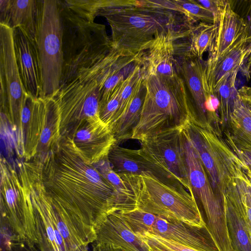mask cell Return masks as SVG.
<instances>
[{"instance_id":"obj_1","label":"cell","mask_w":251,"mask_h":251,"mask_svg":"<svg viewBox=\"0 0 251 251\" xmlns=\"http://www.w3.org/2000/svg\"><path fill=\"white\" fill-rule=\"evenodd\" d=\"M24 161L52 201L95 230L109 214L135 209L134 201L118 191L68 137H61L47 152Z\"/></svg>"},{"instance_id":"obj_2","label":"cell","mask_w":251,"mask_h":251,"mask_svg":"<svg viewBox=\"0 0 251 251\" xmlns=\"http://www.w3.org/2000/svg\"><path fill=\"white\" fill-rule=\"evenodd\" d=\"M98 15L107 20L112 46L123 56L144 53L159 35L170 31L189 32L192 27L164 0H102Z\"/></svg>"},{"instance_id":"obj_3","label":"cell","mask_w":251,"mask_h":251,"mask_svg":"<svg viewBox=\"0 0 251 251\" xmlns=\"http://www.w3.org/2000/svg\"><path fill=\"white\" fill-rule=\"evenodd\" d=\"M142 71L146 92L140 119L131 139L140 141L163 130L184 128L198 118L178 73L175 77H166L146 73L143 68Z\"/></svg>"},{"instance_id":"obj_4","label":"cell","mask_w":251,"mask_h":251,"mask_svg":"<svg viewBox=\"0 0 251 251\" xmlns=\"http://www.w3.org/2000/svg\"><path fill=\"white\" fill-rule=\"evenodd\" d=\"M35 211L52 251H88L96 241L95 229L74 212L52 201L40 182L25 165L20 168Z\"/></svg>"},{"instance_id":"obj_5","label":"cell","mask_w":251,"mask_h":251,"mask_svg":"<svg viewBox=\"0 0 251 251\" xmlns=\"http://www.w3.org/2000/svg\"><path fill=\"white\" fill-rule=\"evenodd\" d=\"M63 35V64L59 89L104 58L113 49L105 26L76 14L59 0Z\"/></svg>"},{"instance_id":"obj_6","label":"cell","mask_w":251,"mask_h":251,"mask_svg":"<svg viewBox=\"0 0 251 251\" xmlns=\"http://www.w3.org/2000/svg\"><path fill=\"white\" fill-rule=\"evenodd\" d=\"M0 242L9 245L38 242L34 206L29 189L14 165L0 157Z\"/></svg>"},{"instance_id":"obj_7","label":"cell","mask_w":251,"mask_h":251,"mask_svg":"<svg viewBox=\"0 0 251 251\" xmlns=\"http://www.w3.org/2000/svg\"><path fill=\"white\" fill-rule=\"evenodd\" d=\"M135 199L138 209L169 216L198 227L206 226L194 195L163 182L151 173L118 174Z\"/></svg>"},{"instance_id":"obj_8","label":"cell","mask_w":251,"mask_h":251,"mask_svg":"<svg viewBox=\"0 0 251 251\" xmlns=\"http://www.w3.org/2000/svg\"><path fill=\"white\" fill-rule=\"evenodd\" d=\"M63 35L59 0H38L35 42L41 70V99H51L59 89L63 64Z\"/></svg>"},{"instance_id":"obj_9","label":"cell","mask_w":251,"mask_h":251,"mask_svg":"<svg viewBox=\"0 0 251 251\" xmlns=\"http://www.w3.org/2000/svg\"><path fill=\"white\" fill-rule=\"evenodd\" d=\"M184 129L196 148L212 186L224 200L225 194L243 168L241 161L227 145L223 135L209 124L194 119Z\"/></svg>"},{"instance_id":"obj_10","label":"cell","mask_w":251,"mask_h":251,"mask_svg":"<svg viewBox=\"0 0 251 251\" xmlns=\"http://www.w3.org/2000/svg\"><path fill=\"white\" fill-rule=\"evenodd\" d=\"M103 69L95 67L58 89L51 98L60 115L61 137H68L84 121L99 115Z\"/></svg>"},{"instance_id":"obj_11","label":"cell","mask_w":251,"mask_h":251,"mask_svg":"<svg viewBox=\"0 0 251 251\" xmlns=\"http://www.w3.org/2000/svg\"><path fill=\"white\" fill-rule=\"evenodd\" d=\"M183 129L170 128L147 136L139 141L141 148L138 150L156 177L194 195L188 176Z\"/></svg>"},{"instance_id":"obj_12","label":"cell","mask_w":251,"mask_h":251,"mask_svg":"<svg viewBox=\"0 0 251 251\" xmlns=\"http://www.w3.org/2000/svg\"><path fill=\"white\" fill-rule=\"evenodd\" d=\"M183 133L190 185L204 210L207 227L219 251H233L228 232L225 199L214 191L199 154L184 129Z\"/></svg>"},{"instance_id":"obj_13","label":"cell","mask_w":251,"mask_h":251,"mask_svg":"<svg viewBox=\"0 0 251 251\" xmlns=\"http://www.w3.org/2000/svg\"><path fill=\"white\" fill-rule=\"evenodd\" d=\"M119 212L134 234L148 232L193 249L219 251L207 226H193L174 218L139 209Z\"/></svg>"},{"instance_id":"obj_14","label":"cell","mask_w":251,"mask_h":251,"mask_svg":"<svg viewBox=\"0 0 251 251\" xmlns=\"http://www.w3.org/2000/svg\"><path fill=\"white\" fill-rule=\"evenodd\" d=\"M0 82L5 86L7 102L0 106L1 120L16 130L24 102L29 95L23 85L16 59L13 29L0 24Z\"/></svg>"},{"instance_id":"obj_15","label":"cell","mask_w":251,"mask_h":251,"mask_svg":"<svg viewBox=\"0 0 251 251\" xmlns=\"http://www.w3.org/2000/svg\"><path fill=\"white\" fill-rule=\"evenodd\" d=\"M47 102V99H35L30 95L24 102L18 126L13 133L16 152L24 160L36 155Z\"/></svg>"},{"instance_id":"obj_16","label":"cell","mask_w":251,"mask_h":251,"mask_svg":"<svg viewBox=\"0 0 251 251\" xmlns=\"http://www.w3.org/2000/svg\"><path fill=\"white\" fill-rule=\"evenodd\" d=\"M68 138L92 164L108 157L111 149L116 143L110 128L100 118L84 121Z\"/></svg>"},{"instance_id":"obj_17","label":"cell","mask_w":251,"mask_h":251,"mask_svg":"<svg viewBox=\"0 0 251 251\" xmlns=\"http://www.w3.org/2000/svg\"><path fill=\"white\" fill-rule=\"evenodd\" d=\"M251 55V35L248 32L218 58L204 61L203 82L206 92L213 94L227 74L237 69L245 71Z\"/></svg>"},{"instance_id":"obj_18","label":"cell","mask_w":251,"mask_h":251,"mask_svg":"<svg viewBox=\"0 0 251 251\" xmlns=\"http://www.w3.org/2000/svg\"><path fill=\"white\" fill-rule=\"evenodd\" d=\"M16 59L26 92L35 99L40 98L42 77L35 42L21 27L13 29Z\"/></svg>"},{"instance_id":"obj_19","label":"cell","mask_w":251,"mask_h":251,"mask_svg":"<svg viewBox=\"0 0 251 251\" xmlns=\"http://www.w3.org/2000/svg\"><path fill=\"white\" fill-rule=\"evenodd\" d=\"M189 33L170 31L159 35L144 54L142 68L148 73L166 77L178 74L175 67V43Z\"/></svg>"},{"instance_id":"obj_20","label":"cell","mask_w":251,"mask_h":251,"mask_svg":"<svg viewBox=\"0 0 251 251\" xmlns=\"http://www.w3.org/2000/svg\"><path fill=\"white\" fill-rule=\"evenodd\" d=\"M95 243L124 251H149L146 244L127 226L119 211L108 215L96 230Z\"/></svg>"},{"instance_id":"obj_21","label":"cell","mask_w":251,"mask_h":251,"mask_svg":"<svg viewBox=\"0 0 251 251\" xmlns=\"http://www.w3.org/2000/svg\"><path fill=\"white\" fill-rule=\"evenodd\" d=\"M218 25L216 37L208 50V59L221 56L249 32L246 23L232 8L229 0H226Z\"/></svg>"},{"instance_id":"obj_22","label":"cell","mask_w":251,"mask_h":251,"mask_svg":"<svg viewBox=\"0 0 251 251\" xmlns=\"http://www.w3.org/2000/svg\"><path fill=\"white\" fill-rule=\"evenodd\" d=\"M223 132L251 146V87L237 90Z\"/></svg>"},{"instance_id":"obj_23","label":"cell","mask_w":251,"mask_h":251,"mask_svg":"<svg viewBox=\"0 0 251 251\" xmlns=\"http://www.w3.org/2000/svg\"><path fill=\"white\" fill-rule=\"evenodd\" d=\"M38 0H11L2 24L12 29L21 27L35 41Z\"/></svg>"},{"instance_id":"obj_24","label":"cell","mask_w":251,"mask_h":251,"mask_svg":"<svg viewBox=\"0 0 251 251\" xmlns=\"http://www.w3.org/2000/svg\"><path fill=\"white\" fill-rule=\"evenodd\" d=\"M108 159L117 174L140 175L147 172L153 174L151 166L138 150L122 147L115 143L108 153Z\"/></svg>"},{"instance_id":"obj_25","label":"cell","mask_w":251,"mask_h":251,"mask_svg":"<svg viewBox=\"0 0 251 251\" xmlns=\"http://www.w3.org/2000/svg\"><path fill=\"white\" fill-rule=\"evenodd\" d=\"M146 89L143 80L126 112L110 129L116 143L131 139L133 131L139 122Z\"/></svg>"},{"instance_id":"obj_26","label":"cell","mask_w":251,"mask_h":251,"mask_svg":"<svg viewBox=\"0 0 251 251\" xmlns=\"http://www.w3.org/2000/svg\"><path fill=\"white\" fill-rule=\"evenodd\" d=\"M226 223L233 251H251V235L240 214L224 196Z\"/></svg>"},{"instance_id":"obj_27","label":"cell","mask_w":251,"mask_h":251,"mask_svg":"<svg viewBox=\"0 0 251 251\" xmlns=\"http://www.w3.org/2000/svg\"><path fill=\"white\" fill-rule=\"evenodd\" d=\"M225 196L240 214L251 235V195L245 180L243 168L238 172L233 183Z\"/></svg>"},{"instance_id":"obj_28","label":"cell","mask_w":251,"mask_h":251,"mask_svg":"<svg viewBox=\"0 0 251 251\" xmlns=\"http://www.w3.org/2000/svg\"><path fill=\"white\" fill-rule=\"evenodd\" d=\"M47 100L46 112L36 155L48 151L61 137L60 115L57 105L52 99Z\"/></svg>"},{"instance_id":"obj_29","label":"cell","mask_w":251,"mask_h":251,"mask_svg":"<svg viewBox=\"0 0 251 251\" xmlns=\"http://www.w3.org/2000/svg\"><path fill=\"white\" fill-rule=\"evenodd\" d=\"M239 71L237 69L227 74L213 92L219 102V116L221 123L222 132L226 127L237 91L236 79Z\"/></svg>"},{"instance_id":"obj_30","label":"cell","mask_w":251,"mask_h":251,"mask_svg":"<svg viewBox=\"0 0 251 251\" xmlns=\"http://www.w3.org/2000/svg\"><path fill=\"white\" fill-rule=\"evenodd\" d=\"M218 24L203 22L193 25L189 36V52L193 56L202 59L204 53L211 46L218 30Z\"/></svg>"},{"instance_id":"obj_31","label":"cell","mask_w":251,"mask_h":251,"mask_svg":"<svg viewBox=\"0 0 251 251\" xmlns=\"http://www.w3.org/2000/svg\"><path fill=\"white\" fill-rule=\"evenodd\" d=\"M171 9L182 14L192 25L198 22L215 24L213 14L196 0H166Z\"/></svg>"},{"instance_id":"obj_32","label":"cell","mask_w":251,"mask_h":251,"mask_svg":"<svg viewBox=\"0 0 251 251\" xmlns=\"http://www.w3.org/2000/svg\"><path fill=\"white\" fill-rule=\"evenodd\" d=\"M135 235L146 244L149 251H203L187 247L148 232Z\"/></svg>"},{"instance_id":"obj_33","label":"cell","mask_w":251,"mask_h":251,"mask_svg":"<svg viewBox=\"0 0 251 251\" xmlns=\"http://www.w3.org/2000/svg\"><path fill=\"white\" fill-rule=\"evenodd\" d=\"M222 135L227 145L242 162L244 171L251 182V146L233 139L226 132Z\"/></svg>"},{"instance_id":"obj_34","label":"cell","mask_w":251,"mask_h":251,"mask_svg":"<svg viewBox=\"0 0 251 251\" xmlns=\"http://www.w3.org/2000/svg\"><path fill=\"white\" fill-rule=\"evenodd\" d=\"M128 76L117 86L108 100L100 106V118L109 126L119 109L121 92L127 82Z\"/></svg>"},{"instance_id":"obj_35","label":"cell","mask_w":251,"mask_h":251,"mask_svg":"<svg viewBox=\"0 0 251 251\" xmlns=\"http://www.w3.org/2000/svg\"><path fill=\"white\" fill-rule=\"evenodd\" d=\"M202 6L207 9L213 15L215 24H218L225 7V0H196Z\"/></svg>"},{"instance_id":"obj_36","label":"cell","mask_w":251,"mask_h":251,"mask_svg":"<svg viewBox=\"0 0 251 251\" xmlns=\"http://www.w3.org/2000/svg\"><path fill=\"white\" fill-rule=\"evenodd\" d=\"M35 245L26 241H20L14 244L10 251H39Z\"/></svg>"},{"instance_id":"obj_37","label":"cell","mask_w":251,"mask_h":251,"mask_svg":"<svg viewBox=\"0 0 251 251\" xmlns=\"http://www.w3.org/2000/svg\"><path fill=\"white\" fill-rule=\"evenodd\" d=\"M11 0H0V23H3L9 9Z\"/></svg>"},{"instance_id":"obj_38","label":"cell","mask_w":251,"mask_h":251,"mask_svg":"<svg viewBox=\"0 0 251 251\" xmlns=\"http://www.w3.org/2000/svg\"><path fill=\"white\" fill-rule=\"evenodd\" d=\"M92 251H124L123 250L111 246L98 245L95 247Z\"/></svg>"},{"instance_id":"obj_39","label":"cell","mask_w":251,"mask_h":251,"mask_svg":"<svg viewBox=\"0 0 251 251\" xmlns=\"http://www.w3.org/2000/svg\"><path fill=\"white\" fill-rule=\"evenodd\" d=\"M251 67V55H250L249 58L248 59L247 66L246 67L245 71H246V73H247V74L248 73V71L250 70Z\"/></svg>"}]
</instances>
